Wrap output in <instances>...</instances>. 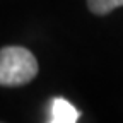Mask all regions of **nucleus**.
Segmentation results:
<instances>
[{
    "label": "nucleus",
    "mask_w": 123,
    "mask_h": 123,
    "mask_svg": "<svg viewBox=\"0 0 123 123\" xmlns=\"http://www.w3.org/2000/svg\"><path fill=\"white\" fill-rule=\"evenodd\" d=\"M80 116V113L75 108L62 98H56L51 101V111H50V121L51 123H74Z\"/></svg>",
    "instance_id": "obj_2"
},
{
    "label": "nucleus",
    "mask_w": 123,
    "mask_h": 123,
    "mask_svg": "<svg viewBox=\"0 0 123 123\" xmlns=\"http://www.w3.org/2000/svg\"><path fill=\"white\" fill-rule=\"evenodd\" d=\"M38 74L36 56L22 46L0 50V86L17 87L31 82Z\"/></svg>",
    "instance_id": "obj_1"
},
{
    "label": "nucleus",
    "mask_w": 123,
    "mask_h": 123,
    "mask_svg": "<svg viewBox=\"0 0 123 123\" xmlns=\"http://www.w3.org/2000/svg\"><path fill=\"white\" fill-rule=\"evenodd\" d=\"M87 5L92 14L104 15L118 7H123V0H87Z\"/></svg>",
    "instance_id": "obj_3"
}]
</instances>
